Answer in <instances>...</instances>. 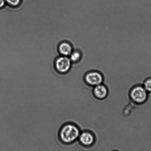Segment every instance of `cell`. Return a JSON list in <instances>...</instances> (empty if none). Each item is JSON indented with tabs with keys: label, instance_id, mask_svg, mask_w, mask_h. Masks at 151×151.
<instances>
[{
	"label": "cell",
	"instance_id": "obj_5",
	"mask_svg": "<svg viewBox=\"0 0 151 151\" xmlns=\"http://www.w3.org/2000/svg\"><path fill=\"white\" fill-rule=\"evenodd\" d=\"M80 143L82 145L89 147L94 145L95 142V137L91 132L84 131L80 133L78 138Z\"/></svg>",
	"mask_w": 151,
	"mask_h": 151
},
{
	"label": "cell",
	"instance_id": "obj_8",
	"mask_svg": "<svg viewBox=\"0 0 151 151\" xmlns=\"http://www.w3.org/2000/svg\"><path fill=\"white\" fill-rule=\"evenodd\" d=\"M69 57L72 63H79L82 58V51L79 49H74Z\"/></svg>",
	"mask_w": 151,
	"mask_h": 151
},
{
	"label": "cell",
	"instance_id": "obj_10",
	"mask_svg": "<svg viewBox=\"0 0 151 151\" xmlns=\"http://www.w3.org/2000/svg\"><path fill=\"white\" fill-rule=\"evenodd\" d=\"M6 3L11 6L16 7L20 5L22 0H5Z\"/></svg>",
	"mask_w": 151,
	"mask_h": 151
},
{
	"label": "cell",
	"instance_id": "obj_3",
	"mask_svg": "<svg viewBox=\"0 0 151 151\" xmlns=\"http://www.w3.org/2000/svg\"><path fill=\"white\" fill-rule=\"evenodd\" d=\"M72 66V63L69 57L61 55L55 61V68L59 74L65 75L69 73Z\"/></svg>",
	"mask_w": 151,
	"mask_h": 151
},
{
	"label": "cell",
	"instance_id": "obj_7",
	"mask_svg": "<svg viewBox=\"0 0 151 151\" xmlns=\"http://www.w3.org/2000/svg\"><path fill=\"white\" fill-rule=\"evenodd\" d=\"M73 50L72 44L67 41H63L59 45V52L61 55L69 57Z\"/></svg>",
	"mask_w": 151,
	"mask_h": 151
},
{
	"label": "cell",
	"instance_id": "obj_11",
	"mask_svg": "<svg viewBox=\"0 0 151 151\" xmlns=\"http://www.w3.org/2000/svg\"><path fill=\"white\" fill-rule=\"evenodd\" d=\"M7 4L5 0H0V9L3 8Z\"/></svg>",
	"mask_w": 151,
	"mask_h": 151
},
{
	"label": "cell",
	"instance_id": "obj_2",
	"mask_svg": "<svg viewBox=\"0 0 151 151\" xmlns=\"http://www.w3.org/2000/svg\"><path fill=\"white\" fill-rule=\"evenodd\" d=\"M130 98L134 103L141 105L147 101L149 93L141 85L133 87L129 93Z\"/></svg>",
	"mask_w": 151,
	"mask_h": 151
},
{
	"label": "cell",
	"instance_id": "obj_9",
	"mask_svg": "<svg viewBox=\"0 0 151 151\" xmlns=\"http://www.w3.org/2000/svg\"><path fill=\"white\" fill-rule=\"evenodd\" d=\"M143 86L148 92L151 93V77L144 80L143 83Z\"/></svg>",
	"mask_w": 151,
	"mask_h": 151
},
{
	"label": "cell",
	"instance_id": "obj_1",
	"mask_svg": "<svg viewBox=\"0 0 151 151\" xmlns=\"http://www.w3.org/2000/svg\"><path fill=\"white\" fill-rule=\"evenodd\" d=\"M80 133V130L77 125L72 123H67L60 128L59 139L63 144H72L78 139Z\"/></svg>",
	"mask_w": 151,
	"mask_h": 151
},
{
	"label": "cell",
	"instance_id": "obj_4",
	"mask_svg": "<svg viewBox=\"0 0 151 151\" xmlns=\"http://www.w3.org/2000/svg\"><path fill=\"white\" fill-rule=\"evenodd\" d=\"M84 79L87 84L92 87L101 84L104 81L103 74L97 70L88 71L84 75Z\"/></svg>",
	"mask_w": 151,
	"mask_h": 151
},
{
	"label": "cell",
	"instance_id": "obj_6",
	"mask_svg": "<svg viewBox=\"0 0 151 151\" xmlns=\"http://www.w3.org/2000/svg\"><path fill=\"white\" fill-rule=\"evenodd\" d=\"M92 93L96 99L98 100H103L107 97L108 90L106 85L101 84L94 87Z\"/></svg>",
	"mask_w": 151,
	"mask_h": 151
}]
</instances>
